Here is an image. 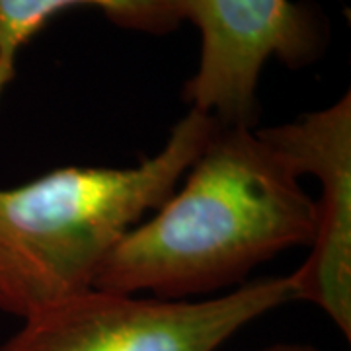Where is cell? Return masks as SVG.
<instances>
[{"label":"cell","mask_w":351,"mask_h":351,"mask_svg":"<svg viewBox=\"0 0 351 351\" xmlns=\"http://www.w3.org/2000/svg\"><path fill=\"white\" fill-rule=\"evenodd\" d=\"M184 186L113 248L94 289L191 301L311 246L316 205L258 129L217 123Z\"/></svg>","instance_id":"1"},{"label":"cell","mask_w":351,"mask_h":351,"mask_svg":"<svg viewBox=\"0 0 351 351\" xmlns=\"http://www.w3.org/2000/svg\"><path fill=\"white\" fill-rule=\"evenodd\" d=\"M189 110L133 168L69 166L0 189V311L27 320L94 287L129 230L172 195L217 127Z\"/></svg>","instance_id":"2"},{"label":"cell","mask_w":351,"mask_h":351,"mask_svg":"<svg viewBox=\"0 0 351 351\" xmlns=\"http://www.w3.org/2000/svg\"><path fill=\"white\" fill-rule=\"evenodd\" d=\"M289 301H295L289 276L256 279L201 301L92 287L24 320L0 351H217L240 328Z\"/></svg>","instance_id":"3"},{"label":"cell","mask_w":351,"mask_h":351,"mask_svg":"<svg viewBox=\"0 0 351 351\" xmlns=\"http://www.w3.org/2000/svg\"><path fill=\"white\" fill-rule=\"evenodd\" d=\"M197 25V73L184 86L191 110L221 125L254 127L256 88L271 57L291 69L313 64L326 49V29L311 4L291 0H180Z\"/></svg>","instance_id":"4"},{"label":"cell","mask_w":351,"mask_h":351,"mask_svg":"<svg viewBox=\"0 0 351 351\" xmlns=\"http://www.w3.org/2000/svg\"><path fill=\"white\" fill-rule=\"evenodd\" d=\"M289 168L313 174L320 195L311 254L291 274L297 301H308L351 338V96L285 125L258 129Z\"/></svg>","instance_id":"5"},{"label":"cell","mask_w":351,"mask_h":351,"mask_svg":"<svg viewBox=\"0 0 351 351\" xmlns=\"http://www.w3.org/2000/svg\"><path fill=\"white\" fill-rule=\"evenodd\" d=\"M75 6H96L115 25L166 36L186 20L180 0H0V98L16 75V59L39 32Z\"/></svg>","instance_id":"6"},{"label":"cell","mask_w":351,"mask_h":351,"mask_svg":"<svg viewBox=\"0 0 351 351\" xmlns=\"http://www.w3.org/2000/svg\"><path fill=\"white\" fill-rule=\"evenodd\" d=\"M260 351H320L311 346H297V343H279V346H271V348H265Z\"/></svg>","instance_id":"7"}]
</instances>
